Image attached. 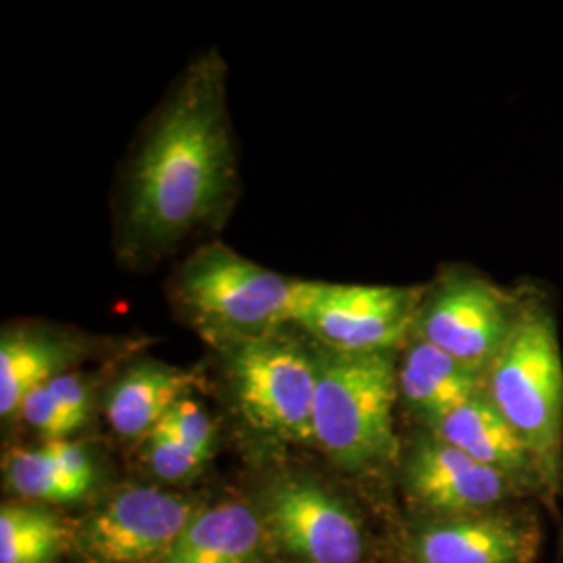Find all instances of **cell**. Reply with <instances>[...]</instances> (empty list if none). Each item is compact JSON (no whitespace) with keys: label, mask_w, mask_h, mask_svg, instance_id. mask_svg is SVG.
I'll use <instances>...</instances> for the list:
<instances>
[{"label":"cell","mask_w":563,"mask_h":563,"mask_svg":"<svg viewBox=\"0 0 563 563\" xmlns=\"http://www.w3.org/2000/svg\"><path fill=\"white\" fill-rule=\"evenodd\" d=\"M81 357V342L38 328H7L0 339V413L20 411L23 399L67 372Z\"/></svg>","instance_id":"cell-14"},{"label":"cell","mask_w":563,"mask_h":563,"mask_svg":"<svg viewBox=\"0 0 563 563\" xmlns=\"http://www.w3.org/2000/svg\"><path fill=\"white\" fill-rule=\"evenodd\" d=\"M228 376L242 416L280 441H313L316 355L280 332L232 342Z\"/></svg>","instance_id":"cell-5"},{"label":"cell","mask_w":563,"mask_h":563,"mask_svg":"<svg viewBox=\"0 0 563 563\" xmlns=\"http://www.w3.org/2000/svg\"><path fill=\"white\" fill-rule=\"evenodd\" d=\"M428 430L472 460L518 481L532 495H547L530 449L484 393L430 423Z\"/></svg>","instance_id":"cell-12"},{"label":"cell","mask_w":563,"mask_h":563,"mask_svg":"<svg viewBox=\"0 0 563 563\" xmlns=\"http://www.w3.org/2000/svg\"><path fill=\"white\" fill-rule=\"evenodd\" d=\"M518 309L520 292H507L476 274H446L426 288L413 336L486 376L514 330Z\"/></svg>","instance_id":"cell-7"},{"label":"cell","mask_w":563,"mask_h":563,"mask_svg":"<svg viewBox=\"0 0 563 563\" xmlns=\"http://www.w3.org/2000/svg\"><path fill=\"white\" fill-rule=\"evenodd\" d=\"M541 543L537 516L505 505L423 523L411 547L418 563H537Z\"/></svg>","instance_id":"cell-11"},{"label":"cell","mask_w":563,"mask_h":563,"mask_svg":"<svg viewBox=\"0 0 563 563\" xmlns=\"http://www.w3.org/2000/svg\"><path fill=\"white\" fill-rule=\"evenodd\" d=\"M197 505L153 486H128L81 526L95 563H155L197 516Z\"/></svg>","instance_id":"cell-8"},{"label":"cell","mask_w":563,"mask_h":563,"mask_svg":"<svg viewBox=\"0 0 563 563\" xmlns=\"http://www.w3.org/2000/svg\"><path fill=\"white\" fill-rule=\"evenodd\" d=\"M207 460L209 457L184 446L176 439L163 434L159 430H153L148 434L146 462L163 481H172V483L184 481V478L197 474Z\"/></svg>","instance_id":"cell-20"},{"label":"cell","mask_w":563,"mask_h":563,"mask_svg":"<svg viewBox=\"0 0 563 563\" xmlns=\"http://www.w3.org/2000/svg\"><path fill=\"white\" fill-rule=\"evenodd\" d=\"M53 395L59 399L60 405L65 407V411L71 416V420L81 426L86 422L88 416V388L81 383L80 376L76 374H60L57 378H53L46 384Z\"/></svg>","instance_id":"cell-22"},{"label":"cell","mask_w":563,"mask_h":563,"mask_svg":"<svg viewBox=\"0 0 563 563\" xmlns=\"http://www.w3.org/2000/svg\"><path fill=\"white\" fill-rule=\"evenodd\" d=\"M484 395L520 434L547 495L563 486V360L558 320L541 295L520 292L509 339L484 376Z\"/></svg>","instance_id":"cell-2"},{"label":"cell","mask_w":563,"mask_h":563,"mask_svg":"<svg viewBox=\"0 0 563 563\" xmlns=\"http://www.w3.org/2000/svg\"><path fill=\"white\" fill-rule=\"evenodd\" d=\"M63 544V526L36 505H2L0 563H53Z\"/></svg>","instance_id":"cell-18"},{"label":"cell","mask_w":563,"mask_h":563,"mask_svg":"<svg viewBox=\"0 0 563 563\" xmlns=\"http://www.w3.org/2000/svg\"><path fill=\"white\" fill-rule=\"evenodd\" d=\"M4 478L13 493L23 499L46 504H74L90 490L69 474L46 444L41 449H13L4 457Z\"/></svg>","instance_id":"cell-17"},{"label":"cell","mask_w":563,"mask_h":563,"mask_svg":"<svg viewBox=\"0 0 563 563\" xmlns=\"http://www.w3.org/2000/svg\"><path fill=\"white\" fill-rule=\"evenodd\" d=\"M20 413L21 418L34 430H38L46 441H65V437L80 428L71 420V416L65 411V407L46 384L32 390L23 399Z\"/></svg>","instance_id":"cell-21"},{"label":"cell","mask_w":563,"mask_h":563,"mask_svg":"<svg viewBox=\"0 0 563 563\" xmlns=\"http://www.w3.org/2000/svg\"><path fill=\"white\" fill-rule=\"evenodd\" d=\"M265 523L282 547L305 563H362V523L313 481L288 478L265 497Z\"/></svg>","instance_id":"cell-10"},{"label":"cell","mask_w":563,"mask_h":563,"mask_svg":"<svg viewBox=\"0 0 563 563\" xmlns=\"http://www.w3.org/2000/svg\"><path fill=\"white\" fill-rule=\"evenodd\" d=\"M163 434L176 439L178 443L201 453L205 457L211 455L213 449V423L209 420V416L202 411L199 402L190 401V399H181L176 402L157 423V428Z\"/></svg>","instance_id":"cell-19"},{"label":"cell","mask_w":563,"mask_h":563,"mask_svg":"<svg viewBox=\"0 0 563 563\" xmlns=\"http://www.w3.org/2000/svg\"><path fill=\"white\" fill-rule=\"evenodd\" d=\"M484 393V374L411 336L399 363V395L426 426Z\"/></svg>","instance_id":"cell-13"},{"label":"cell","mask_w":563,"mask_h":563,"mask_svg":"<svg viewBox=\"0 0 563 563\" xmlns=\"http://www.w3.org/2000/svg\"><path fill=\"white\" fill-rule=\"evenodd\" d=\"M402 478L411 501L437 518L481 514L532 495L518 481L472 460L430 430L411 444Z\"/></svg>","instance_id":"cell-9"},{"label":"cell","mask_w":563,"mask_h":563,"mask_svg":"<svg viewBox=\"0 0 563 563\" xmlns=\"http://www.w3.org/2000/svg\"><path fill=\"white\" fill-rule=\"evenodd\" d=\"M318 384L313 441L344 470L357 472L390 462L397 451L395 402L399 365L395 353H316Z\"/></svg>","instance_id":"cell-3"},{"label":"cell","mask_w":563,"mask_h":563,"mask_svg":"<svg viewBox=\"0 0 563 563\" xmlns=\"http://www.w3.org/2000/svg\"><path fill=\"white\" fill-rule=\"evenodd\" d=\"M195 376L159 362H139L128 367L113 384L104 399V416L111 428L136 439L151 434L165 413L186 399Z\"/></svg>","instance_id":"cell-15"},{"label":"cell","mask_w":563,"mask_h":563,"mask_svg":"<svg viewBox=\"0 0 563 563\" xmlns=\"http://www.w3.org/2000/svg\"><path fill=\"white\" fill-rule=\"evenodd\" d=\"M234 176L223 65L207 55L184 74L132 163L125 242L141 253L174 246L222 207Z\"/></svg>","instance_id":"cell-1"},{"label":"cell","mask_w":563,"mask_h":563,"mask_svg":"<svg viewBox=\"0 0 563 563\" xmlns=\"http://www.w3.org/2000/svg\"><path fill=\"white\" fill-rule=\"evenodd\" d=\"M263 547V523L242 504L199 511L178 541L155 563H255Z\"/></svg>","instance_id":"cell-16"},{"label":"cell","mask_w":563,"mask_h":563,"mask_svg":"<svg viewBox=\"0 0 563 563\" xmlns=\"http://www.w3.org/2000/svg\"><path fill=\"white\" fill-rule=\"evenodd\" d=\"M299 284L223 244H209L181 265L176 299L211 339L232 344L292 323Z\"/></svg>","instance_id":"cell-4"},{"label":"cell","mask_w":563,"mask_h":563,"mask_svg":"<svg viewBox=\"0 0 563 563\" xmlns=\"http://www.w3.org/2000/svg\"><path fill=\"white\" fill-rule=\"evenodd\" d=\"M426 288L301 282L292 323L323 349L395 353L411 341Z\"/></svg>","instance_id":"cell-6"}]
</instances>
